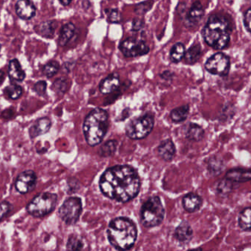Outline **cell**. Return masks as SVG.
<instances>
[{"instance_id": "6da1fadb", "label": "cell", "mask_w": 251, "mask_h": 251, "mask_svg": "<svg viewBox=\"0 0 251 251\" xmlns=\"http://www.w3.org/2000/svg\"><path fill=\"white\" fill-rule=\"evenodd\" d=\"M141 181L137 171L128 165H116L108 168L101 175L100 188L110 200L125 203L137 197Z\"/></svg>"}, {"instance_id": "7a4b0ae2", "label": "cell", "mask_w": 251, "mask_h": 251, "mask_svg": "<svg viewBox=\"0 0 251 251\" xmlns=\"http://www.w3.org/2000/svg\"><path fill=\"white\" fill-rule=\"evenodd\" d=\"M232 25L229 19L218 13L209 16L202 31L205 42L215 50H224L230 42Z\"/></svg>"}, {"instance_id": "3957f363", "label": "cell", "mask_w": 251, "mask_h": 251, "mask_svg": "<svg viewBox=\"0 0 251 251\" xmlns=\"http://www.w3.org/2000/svg\"><path fill=\"white\" fill-rule=\"evenodd\" d=\"M107 234L109 243L116 250H129L137 240V227L128 218H115L109 224Z\"/></svg>"}, {"instance_id": "277c9868", "label": "cell", "mask_w": 251, "mask_h": 251, "mask_svg": "<svg viewBox=\"0 0 251 251\" xmlns=\"http://www.w3.org/2000/svg\"><path fill=\"white\" fill-rule=\"evenodd\" d=\"M109 127V114L107 111L97 108L91 111L83 122L82 131L86 142L95 147L102 141Z\"/></svg>"}, {"instance_id": "5b68a950", "label": "cell", "mask_w": 251, "mask_h": 251, "mask_svg": "<svg viewBox=\"0 0 251 251\" xmlns=\"http://www.w3.org/2000/svg\"><path fill=\"white\" fill-rule=\"evenodd\" d=\"M165 209L158 196L149 197L142 205L140 220L146 228L159 226L165 218Z\"/></svg>"}, {"instance_id": "8992f818", "label": "cell", "mask_w": 251, "mask_h": 251, "mask_svg": "<svg viewBox=\"0 0 251 251\" xmlns=\"http://www.w3.org/2000/svg\"><path fill=\"white\" fill-rule=\"evenodd\" d=\"M58 197L56 194L43 193L35 196L26 206V212L34 218H44L53 212Z\"/></svg>"}, {"instance_id": "52a82bcc", "label": "cell", "mask_w": 251, "mask_h": 251, "mask_svg": "<svg viewBox=\"0 0 251 251\" xmlns=\"http://www.w3.org/2000/svg\"><path fill=\"white\" fill-rule=\"evenodd\" d=\"M154 126V116L150 113L131 119L126 126V134L133 140H140L147 137Z\"/></svg>"}, {"instance_id": "ba28073f", "label": "cell", "mask_w": 251, "mask_h": 251, "mask_svg": "<svg viewBox=\"0 0 251 251\" xmlns=\"http://www.w3.org/2000/svg\"><path fill=\"white\" fill-rule=\"evenodd\" d=\"M82 212L80 197H71L66 199L59 209V216L68 225H75L79 221Z\"/></svg>"}, {"instance_id": "9c48e42d", "label": "cell", "mask_w": 251, "mask_h": 251, "mask_svg": "<svg viewBox=\"0 0 251 251\" xmlns=\"http://www.w3.org/2000/svg\"><path fill=\"white\" fill-rule=\"evenodd\" d=\"M205 69L212 75L226 76L230 70L229 57L224 53H216L206 60Z\"/></svg>"}, {"instance_id": "30bf717a", "label": "cell", "mask_w": 251, "mask_h": 251, "mask_svg": "<svg viewBox=\"0 0 251 251\" xmlns=\"http://www.w3.org/2000/svg\"><path fill=\"white\" fill-rule=\"evenodd\" d=\"M119 50L126 57L145 56L150 51V48L144 41L134 38H128L124 40L119 45Z\"/></svg>"}, {"instance_id": "8fae6325", "label": "cell", "mask_w": 251, "mask_h": 251, "mask_svg": "<svg viewBox=\"0 0 251 251\" xmlns=\"http://www.w3.org/2000/svg\"><path fill=\"white\" fill-rule=\"evenodd\" d=\"M37 184V175L33 170L24 171L21 172L16 178L15 187L16 190L21 194H26L30 193Z\"/></svg>"}, {"instance_id": "7c38bea8", "label": "cell", "mask_w": 251, "mask_h": 251, "mask_svg": "<svg viewBox=\"0 0 251 251\" xmlns=\"http://www.w3.org/2000/svg\"><path fill=\"white\" fill-rule=\"evenodd\" d=\"M16 13L21 19L29 20L36 14V7L30 0H18Z\"/></svg>"}, {"instance_id": "4fadbf2b", "label": "cell", "mask_w": 251, "mask_h": 251, "mask_svg": "<svg viewBox=\"0 0 251 251\" xmlns=\"http://www.w3.org/2000/svg\"><path fill=\"white\" fill-rule=\"evenodd\" d=\"M51 122L50 118L42 117L35 121L29 129V137L31 139L36 138L39 136L44 135L50 131Z\"/></svg>"}, {"instance_id": "5bb4252c", "label": "cell", "mask_w": 251, "mask_h": 251, "mask_svg": "<svg viewBox=\"0 0 251 251\" xmlns=\"http://www.w3.org/2000/svg\"><path fill=\"white\" fill-rule=\"evenodd\" d=\"M203 204V199L199 195L190 193L186 195L182 199V206L184 210L189 213L197 212Z\"/></svg>"}, {"instance_id": "9a60e30c", "label": "cell", "mask_w": 251, "mask_h": 251, "mask_svg": "<svg viewBox=\"0 0 251 251\" xmlns=\"http://www.w3.org/2000/svg\"><path fill=\"white\" fill-rule=\"evenodd\" d=\"M204 15V9L199 1H195L192 4L188 13L186 15V21L190 26L197 25L201 20Z\"/></svg>"}, {"instance_id": "2e32d148", "label": "cell", "mask_w": 251, "mask_h": 251, "mask_svg": "<svg viewBox=\"0 0 251 251\" xmlns=\"http://www.w3.org/2000/svg\"><path fill=\"white\" fill-rule=\"evenodd\" d=\"M176 146L171 139L163 140L157 147V153L159 157L165 162H171L176 155Z\"/></svg>"}, {"instance_id": "e0dca14e", "label": "cell", "mask_w": 251, "mask_h": 251, "mask_svg": "<svg viewBox=\"0 0 251 251\" xmlns=\"http://www.w3.org/2000/svg\"><path fill=\"white\" fill-rule=\"evenodd\" d=\"M120 84L119 75L117 74H111L100 83V92L103 94H111L119 88Z\"/></svg>"}, {"instance_id": "ac0fdd59", "label": "cell", "mask_w": 251, "mask_h": 251, "mask_svg": "<svg viewBox=\"0 0 251 251\" xmlns=\"http://www.w3.org/2000/svg\"><path fill=\"white\" fill-rule=\"evenodd\" d=\"M225 178L233 183H246L251 181V169L235 168L228 170L226 174Z\"/></svg>"}, {"instance_id": "d6986e66", "label": "cell", "mask_w": 251, "mask_h": 251, "mask_svg": "<svg viewBox=\"0 0 251 251\" xmlns=\"http://www.w3.org/2000/svg\"><path fill=\"white\" fill-rule=\"evenodd\" d=\"M193 237V231L191 225L184 221L177 226L174 232V237L181 243H187L191 241Z\"/></svg>"}, {"instance_id": "ffe728a7", "label": "cell", "mask_w": 251, "mask_h": 251, "mask_svg": "<svg viewBox=\"0 0 251 251\" xmlns=\"http://www.w3.org/2000/svg\"><path fill=\"white\" fill-rule=\"evenodd\" d=\"M8 76L11 81L16 82H22L26 78V73L18 59H13L9 62Z\"/></svg>"}, {"instance_id": "44dd1931", "label": "cell", "mask_w": 251, "mask_h": 251, "mask_svg": "<svg viewBox=\"0 0 251 251\" xmlns=\"http://www.w3.org/2000/svg\"><path fill=\"white\" fill-rule=\"evenodd\" d=\"M76 32V26L72 22L66 24L62 27L59 36V45L65 47L72 39Z\"/></svg>"}, {"instance_id": "7402d4cb", "label": "cell", "mask_w": 251, "mask_h": 251, "mask_svg": "<svg viewBox=\"0 0 251 251\" xmlns=\"http://www.w3.org/2000/svg\"><path fill=\"white\" fill-rule=\"evenodd\" d=\"M57 25L54 21H46L35 27V30L37 33L47 38H53L55 32Z\"/></svg>"}, {"instance_id": "603a6c76", "label": "cell", "mask_w": 251, "mask_h": 251, "mask_svg": "<svg viewBox=\"0 0 251 251\" xmlns=\"http://www.w3.org/2000/svg\"><path fill=\"white\" fill-rule=\"evenodd\" d=\"M202 50L200 44H195L188 49L184 55V61L187 64L193 65L199 61L201 57Z\"/></svg>"}, {"instance_id": "cb8c5ba5", "label": "cell", "mask_w": 251, "mask_h": 251, "mask_svg": "<svg viewBox=\"0 0 251 251\" xmlns=\"http://www.w3.org/2000/svg\"><path fill=\"white\" fill-rule=\"evenodd\" d=\"M204 130L196 123H190L186 132V138L192 141H199L204 137Z\"/></svg>"}, {"instance_id": "d4e9b609", "label": "cell", "mask_w": 251, "mask_h": 251, "mask_svg": "<svg viewBox=\"0 0 251 251\" xmlns=\"http://www.w3.org/2000/svg\"><path fill=\"white\" fill-rule=\"evenodd\" d=\"M189 113H190V106L189 105H184V106L173 109L170 116H171L173 122L175 123H180L187 119Z\"/></svg>"}, {"instance_id": "484cf974", "label": "cell", "mask_w": 251, "mask_h": 251, "mask_svg": "<svg viewBox=\"0 0 251 251\" xmlns=\"http://www.w3.org/2000/svg\"><path fill=\"white\" fill-rule=\"evenodd\" d=\"M238 223L243 231H251V207L246 208L240 212Z\"/></svg>"}, {"instance_id": "4316f807", "label": "cell", "mask_w": 251, "mask_h": 251, "mask_svg": "<svg viewBox=\"0 0 251 251\" xmlns=\"http://www.w3.org/2000/svg\"><path fill=\"white\" fill-rule=\"evenodd\" d=\"M185 47L181 42L176 43L173 46L170 52V57L173 63H179L185 55Z\"/></svg>"}, {"instance_id": "83f0119b", "label": "cell", "mask_w": 251, "mask_h": 251, "mask_svg": "<svg viewBox=\"0 0 251 251\" xmlns=\"http://www.w3.org/2000/svg\"><path fill=\"white\" fill-rule=\"evenodd\" d=\"M118 141L116 140H110L106 141L99 150V154L101 157H111L116 153L118 147Z\"/></svg>"}, {"instance_id": "f1b7e54d", "label": "cell", "mask_w": 251, "mask_h": 251, "mask_svg": "<svg viewBox=\"0 0 251 251\" xmlns=\"http://www.w3.org/2000/svg\"><path fill=\"white\" fill-rule=\"evenodd\" d=\"M208 171L212 175H219L224 169V163L222 159L219 157L211 158L208 162Z\"/></svg>"}, {"instance_id": "f546056e", "label": "cell", "mask_w": 251, "mask_h": 251, "mask_svg": "<svg viewBox=\"0 0 251 251\" xmlns=\"http://www.w3.org/2000/svg\"><path fill=\"white\" fill-rule=\"evenodd\" d=\"M4 92L8 98L11 100H18L23 94V89L21 85L12 84L4 88Z\"/></svg>"}, {"instance_id": "4dcf8cb0", "label": "cell", "mask_w": 251, "mask_h": 251, "mask_svg": "<svg viewBox=\"0 0 251 251\" xmlns=\"http://www.w3.org/2000/svg\"><path fill=\"white\" fill-rule=\"evenodd\" d=\"M60 69V63L56 60H51L44 65L43 67V73L48 78H52L58 72Z\"/></svg>"}, {"instance_id": "1f68e13d", "label": "cell", "mask_w": 251, "mask_h": 251, "mask_svg": "<svg viewBox=\"0 0 251 251\" xmlns=\"http://www.w3.org/2000/svg\"><path fill=\"white\" fill-rule=\"evenodd\" d=\"M66 248L69 251H81L83 249L84 243L77 236L72 235L68 240Z\"/></svg>"}, {"instance_id": "d6a6232c", "label": "cell", "mask_w": 251, "mask_h": 251, "mask_svg": "<svg viewBox=\"0 0 251 251\" xmlns=\"http://www.w3.org/2000/svg\"><path fill=\"white\" fill-rule=\"evenodd\" d=\"M153 3H154L153 0H146L143 2L139 3V4H136L135 7H134V12L139 16H144L152 8Z\"/></svg>"}, {"instance_id": "836d02e7", "label": "cell", "mask_w": 251, "mask_h": 251, "mask_svg": "<svg viewBox=\"0 0 251 251\" xmlns=\"http://www.w3.org/2000/svg\"><path fill=\"white\" fill-rule=\"evenodd\" d=\"M217 190H218L220 194L223 195H228L233 190L232 181L226 179V178L222 180V181H220L219 184H218Z\"/></svg>"}, {"instance_id": "e575fe53", "label": "cell", "mask_w": 251, "mask_h": 251, "mask_svg": "<svg viewBox=\"0 0 251 251\" xmlns=\"http://www.w3.org/2000/svg\"><path fill=\"white\" fill-rule=\"evenodd\" d=\"M53 90L55 91L57 94H63L66 92L68 88V82L65 78H60L56 80L53 84L52 87Z\"/></svg>"}, {"instance_id": "d590c367", "label": "cell", "mask_w": 251, "mask_h": 251, "mask_svg": "<svg viewBox=\"0 0 251 251\" xmlns=\"http://www.w3.org/2000/svg\"><path fill=\"white\" fill-rule=\"evenodd\" d=\"M107 14V19L110 23L119 24L122 21V16L118 9H108L106 10Z\"/></svg>"}, {"instance_id": "8d00e7d4", "label": "cell", "mask_w": 251, "mask_h": 251, "mask_svg": "<svg viewBox=\"0 0 251 251\" xmlns=\"http://www.w3.org/2000/svg\"><path fill=\"white\" fill-rule=\"evenodd\" d=\"M47 84L46 81H40L34 85V91L39 96H44L47 92Z\"/></svg>"}, {"instance_id": "74e56055", "label": "cell", "mask_w": 251, "mask_h": 251, "mask_svg": "<svg viewBox=\"0 0 251 251\" xmlns=\"http://www.w3.org/2000/svg\"><path fill=\"white\" fill-rule=\"evenodd\" d=\"M11 210V204L7 201L0 202V222Z\"/></svg>"}, {"instance_id": "f35d334b", "label": "cell", "mask_w": 251, "mask_h": 251, "mask_svg": "<svg viewBox=\"0 0 251 251\" xmlns=\"http://www.w3.org/2000/svg\"><path fill=\"white\" fill-rule=\"evenodd\" d=\"M143 27H144V21L143 19H138V18L133 19L131 30L139 31L143 29Z\"/></svg>"}, {"instance_id": "ab89813d", "label": "cell", "mask_w": 251, "mask_h": 251, "mask_svg": "<svg viewBox=\"0 0 251 251\" xmlns=\"http://www.w3.org/2000/svg\"><path fill=\"white\" fill-rule=\"evenodd\" d=\"M244 24L247 30L251 32V8L249 9V10L245 13Z\"/></svg>"}, {"instance_id": "60d3db41", "label": "cell", "mask_w": 251, "mask_h": 251, "mask_svg": "<svg viewBox=\"0 0 251 251\" xmlns=\"http://www.w3.org/2000/svg\"><path fill=\"white\" fill-rule=\"evenodd\" d=\"M161 77H162V79L166 80L168 81V79H171V77H172V74L170 72V71H165V72L161 75Z\"/></svg>"}, {"instance_id": "b9f144b4", "label": "cell", "mask_w": 251, "mask_h": 251, "mask_svg": "<svg viewBox=\"0 0 251 251\" xmlns=\"http://www.w3.org/2000/svg\"><path fill=\"white\" fill-rule=\"evenodd\" d=\"M72 0H59L60 3H61L63 5L67 6L72 2Z\"/></svg>"}, {"instance_id": "7bdbcfd3", "label": "cell", "mask_w": 251, "mask_h": 251, "mask_svg": "<svg viewBox=\"0 0 251 251\" xmlns=\"http://www.w3.org/2000/svg\"><path fill=\"white\" fill-rule=\"evenodd\" d=\"M3 77V72L1 71H0V78H2Z\"/></svg>"}, {"instance_id": "ee69618b", "label": "cell", "mask_w": 251, "mask_h": 251, "mask_svg": "<svg viewBox=\"0 0 251 251\" xmlns=\"http://www.w3.org/2000/svg\"><path fill=\"white\" fill-rule=\"evenodd\" d=\"M1 45L0 44V51H1Z\"/></svg>"}]
</instances>
